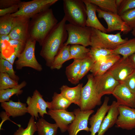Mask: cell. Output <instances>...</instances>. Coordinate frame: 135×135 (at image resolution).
<instances>
[{
	"label": "cell",
	"mask_w": 135,
	"mask_h": 135,
	"mask_svg": "<svg viewBox=\"0 0 135 135\" xmlns=\"http://www.w3.org/2000/svg\"><path fill=\"white\" fill-rule=\"evenodd\" d=\"M19 4L7 8L0 9V16H2L8 14H12L17 12L19 8Z\"/></svg>",
	"instance_id": "cell-42"
},
{
	"label": "cell",
	"mask_w": 135,
	"mask_h": 135,
	"mask_svg": "<svg viewBox=\"0 0 135 135\" xmlns=\"http://www.w3.org/2000/svg\"><path fill=\"white\" fill-rule=\"evenodd\" d=\"M83 84L80 83L73 87L63 85L60 88V94L70 102L80 106Z\"/></svg>",
	"instance_id": "cell-23"
},
{
	"label": "cell",
	"mask_w": 135,
	"mask_h": 135,
	"mask_svg": "<svg viewBox=\"0 0 135 135\" xmlns=\"http://www.w3.org/2000/svg\"><path fill=\"white\" fill-rule=\"evenodd\" d=\"M135 66V53L129 57Z\"/></svg>",
	"instance_id": "cell-47"
},
{
	"label": "cell",
	"mask_w": 135,
	"mask_h": 135,
	"mask_svg": "<svg viewBox=\"0 0 135 135\" xmlns=\"http://www.w3.org/2000/svg\"><path fill=\"white\" fill-rule=\"evenodd\" d=\"M118 106L116 101L112 102L107 115L103 120L97 135H104L109 128L116 124L119 114Z\"/></svg>",
	"instance_id": "cell-21"
},
{
	"label": "cell",
	"mask_w": 135,
	"mask_h": 135,
	"mask_svg": "<svg viewBox=\"0 0 135 135\" xmlns=\"http://www.w3.org/2000/svg\"><path fill=\"white\" fill-rule=\"evenodd\" d=\"M10 40L8 35L0 34V41L7 40L9 41Z\"/></svg>",
	"instance_id": "cell-46"
},
{
	"label": "cell",
	"mask_w": 135,
	"mask_h": 135,
	"mask_svg": "<svg viewBox=\"0 0 135 135\" xmlns=\"http://www.w3.org/2000/svg\"><path fill=\"white\" fill-rule=\"evenodd\" d=\"M120 16L132 30L135 27V8L126 11Z\"/></svg>",
	"instance_id": "cell-38"
},
{
	"label": "cell",
	"mask_w": 135,
	"mask_h": 135,
	"mask_svg": "<svg viewBox=\"0 0 135 135\" xmlns=\"http://www.w3.org/2000/svg\"><path fill=\"white\" fill-rule=\"evenodd\" d=\"M90 48L78 44L70 45V52L72 59L82 60L88 56Z\"/></svg>",
	"instance_id": "cell-31"
},
{
	"label": "cell",
	"mask_w": 135,
	"mask_h": 135,
	"mask_svg": "<svg viewBox=\"0 0 135 135\" xmlns=\"http://www.w3.org/2000/svg\"><path fill=\"white\" fill-rule=\"evenodd\" d=\"M105 12L118 14L116 0H88Z\"/></svg>",
	"instance_id": "cell-30"
},
{
	"label": "cell",
	"mask_w": 135,
	"mask_h": 135,
	"mask_svg": "<svg viewBox=\"0 0 135 135\" xmlns=\"http://www.w3.org/2000/svg\"><path fill=\"white\" fill-rule=\"evenodd\" d=\"M20 0H0V9L4 8L19 4Z\"/></svg>",
	"instance_id": "cell-43"
},
{
	"label": "cell",
	"mask_w": 135,
	"mask_h": 135,
	"mask_svg": "<svg viewBox=\"0 0 135 135\" xmlns=\"http://www.w3.org/2000/svg\"><path fill=\"white\" fill-rule=\"evenodd\" d=\"M135 70V66L129 57L121 58L107 72L121 82Z\"/></svg>",
	"instance_id": "cell-11"
},
{
	"label": "cell",
	"mask_w": 135,
	"mask_h": 135,
	"mask_svg": "<svg viewBox=\"0 0 135 135\" xmlns=\"http://www.w3.org/2000/svg\"><path fill=\"white\" fill-rule=\"evenodd\" d=\"M70 46L64 45L55 57L50 67L51 69H60L65 62L72 59L70 52Z\"/></svg>",
	"instance_id": "cell-25"
},
{
	"label": "cell",
	"mask_w": 135,
	"mask_h": 135,
	"mask_svg": "<svg viewBox=\"0 0 135 135\" xmlns=\"http://www.w3.org/2000/svg\"><path fill=\"white\" fill-rule=\"evenodd\" d=\"M36 42L30 37L28 40L24 50L14 62L16 70H20L24 67H28L39 72L42 70V66L38 62L35 56Z\"/></svg>",
	"instance_id": "cell-8"
},
{
	"label": "cell",
	"mask_w": 135,
	"mask_h": 135,
	"mask_svg": "<svg viewBox=\"0 0 135 135\" xmlns=\"http://www.w3.org/2000/svg\"><path fill=\"white\" fill-rule=\"evenodd\" d=\"M119 114L116 124L123 129L131 130L135 128V108L118 105Z\"/></svg>",
	"instance_id": "cell-15"
},
{
	"label": "cell",
	"mask_w": 135,
	"mask_h": 135,
	"mask_svg": "<svg viewBox=\"0 0 135 135\" xmlns=\"http://www.w3.org/2000/svg\"><path fill=\"white\" fill-rule=\"evenodd\" d=\"M88 80L83 87L80 109L82 111L92 110L102 104L101 98L98 95L94 82V76L92 74L87 76Z\"/></svg>",
	"instance_id": "cell-6"
},
{
	"label": "cell",
	"mask_w": 135,
	"mask_h": 135,
	"mask_svg": "<svg viewBox=\"0 0 135 135\" xmlns=\"http://www.w3.org/2000/svg\"><path fill=\"white\" fill-rule=\"evenodd\" d=\"M94 62L89 56L82 60L78 80H80L93 67Z\"/></svg>",
	"instance_id": "cell-37"
},
{
	"label": "cell",
	"mask_w": 135,
	"mask_h": 135,
	"mask_svg": "<svg viewBox=\"0 0 135 135\" xmlns=\"http://www.w3.org/2000/svg\"><path fill=\"white\" fill-rule=\"evenodd\" d=\"M66 21L64 16L47 36L42 46L40 55L45 60L46 65L50 67L67 39Z\"/></svg>",
	"instance_id": "cell-1"
},
{
	"label": "cell",
	"mask_w": 135,
	"mask_h": 135,
	"mask_svg": "<svg viewBox=\"0 0 135 135\" xmlns=\"http://www.w3.org/2000/svg\"><path fill=\"white\" fill-rule=\"evenodd\" d=\"M9 43L10 46L13 47L14 52L17 57L23 52L26 44L18 40L11 39Z\"/></svg>",
	"instance_id": "cell-40"
},
{
	"label": "cell",
	"mask_w": 135,
	"mask_h": 135,
	"mask_svg": "<svg viewBox=\"0 0 135 135\" xmlns=\"http://www.w3.org/2000/svg\"><path fill=\"white\" fill-rule=\"evenodd\" d=\"M0 73H5L8 74L13 80L18 82L19 77L15 74L13 64L8 61L0 57Z\"/></svg>",
	"instance_id": "cell-34"
},
{
	"label": "cell",
	"mask_w": 135,
	"mask_h": 135,
	"mask_svg": "<svg viewBox=\"0 0 135 135\" xmlns=\"http://www.w3.org/2000/svg\"><path fill=\"white\" fill-rule=\"evenodd\" d=\"M86 9L87 18L86 26L99 30L102 32L107 33V28H105L98 20L96 12L98 6L88 0H82Z\"/></svg>",
	"instance_id": "cell-20"
},
{
	"label": "cell",
	"mask_w": 135,
	"mask_h": 135,
	"mask_svg": "<svg viewBox=\"0 0 135 135\" xmlns=\"http://www.w3.org/2000/svg\"><path fill=\"white\" fill-rule=\"evenodd\" d=\"M135 8V0H122L118 8V14L120 16L126 11Z\"/></svg>",
	"instance_id": "cell-39"
},
{
	"label": "cell",
	"mask_w": 135,
	"mask_h": 135,
	"mask_svg": "<svg viewBox=\"0 0 135 135\" xmlns=\"http://www.w3.org/2000/svg\"><path fill=\"white\" fill-rule=\"evenodd\" d=\"M113 53L122 56V57H129L135 53V38L128 40L112 51Z\"/></svg>",
	"instance_id": "cell-28"
},
{
	"label": "cell",
	"mask_w": 135,
	"mask_h": 135,
	"mask_svg": "<svg viewBox=\"0 0 135 135\" xmlns=\"http://www.w3.org/2000/svg\"><path fill=\"white\" fill-rule=\"evenodd\" d=\"M48 108L52 110H64L67 109L72 104L60 93L54 92L52 97V100L47 101Z\"/></svg>",
	"instance_id": "cell-26"
},
{
	"label": "cell",
	"mask_w": 135,
	"mask_h": 135,
	"mask_svg": "<svg viewBox=\"0 0 135 135\" xmlns=\"http://www.w3.org/2000/svg\"><path fill=\"white\" fill-rule=\"evenodd\" d=\"M96 12L98 18H103L106 23L107 32L119 30L124 34H127L132 30L118 14L105 12L98 8Z\"/></svg>",
	"instance_id": "cell-10"
},
{
	"label": "cell",
	"mask_w": 135,
	"mask_h": 135,
	"mask_svg": "<svg viewBox=\"0 0 135 135\" xmlns=\"http://www.w3.org/2000/svg\"><path fill=\"white\" fill-rule=\"evenodd\" d=\"M109 100V98L106 96L102 105L89 119L90 126V135H96L99 131L103 120L110 108V105L108 104Z\"/></svg>",
	"instance_id": "cell-18"
},
{
	"label": "cell",
	"mask_w": 135,
	"mask_h": 135,
	"mask_svg": "<svg viewBox=\"0 0 135 135\" xmlns=\"http://www.w3.org/2000/svg\"><path fill=\"white\" fill-rule=\"evenodd\" d=\"M43 96L36 90L33 92L32 95L31 97H28L26 99L28 113L36 120L39 118L38 113L40 116L43 118L45 114L48 115L46 110V108H48L47 102L44 100Z\"/></svg>",
	"instance_id": "cell-9"
},
{
	"label": "cell",
	"mask_w": 135,
	"mask_h": 135,
	"mask_svg": "<svg viewBox=\"0 0 135 135\" xmlns=\"http://www.w3.org/2000/svg\"><path fill=\"white\" fill-rule=\"evenodd\" d=\"M1 106L9 117L21 116L28 113L26 104L21 102L19 100L17 102L10 100L8 102H2Z\"/></svg>",
	"instance_id": "cell-22"
},
{
	"label": "cell",
	"mask_w": 135,
	"mask_h": 135,
	"mask_svg": "<svg viewBox=\"0 0 135 135\" xmlns=\"http://www.w3.org/2000/svg\"><path fill=\"white\" fill-rule=\"evenodd\" d=\"M112 50L101 48L91 47L88 56L95 63L113 54Z\"/></svg>",
	"instance_id": "cell-33"
},
{
	"label": "cell",
	"mask_w": 135,
	"mask_h": 135,
	"mask_svg": "<svg viewBox=\"0 0 135 135\" xmlns=\"http://www.w3.org/2000/svg\"><path fill=\"white\" fill-rule=\"evenodd\" d=\"M30 18L21 17H14L12 28L8 35L10 39L26 43L30 38Z\"/></svg>",
	"instance_id": "cell-12"
},
{
	"label": "cell",
	"mask_w": 135,
	"mask_h": 135,
	"mask_svg": "<svg viewBox=\"0 0 135 135\" xmlns=\"http://www.w3.org/2000/svg\"><path fill=\"white\" fill-rule=\"evenodd\" d=\"M112 94L116 98L118 105L135 108V94L123 84L120 82Z\"/></svg>",
	"instance_id": "cell-16"
},
{
	"label": "cell",
	"mask_w": 135,
	"mask_h": 135,
	"mask_svg": "<svg viewBox=\"0 0 135 135\" xmlns=\"http://www.w3.org/2000/svg\"><path fill=\"white\" fill-rule=\"evenodd\" d=\"M122 1V0H116V4L118 8Z\"/></svg>",
	"instance_id": "cell-48"
},
{
	"label": "cell",
	"mask_w": 135,
	"mask_h": 135,
	"mask_svg": "<svg viewBox=\"0 0 135 135\" xmlns=\"http://www.w3.org/2000/svg\"><path fill=\"white\" fill-rule=\"evenodd\" d=\"M94 80L97 93L101 98L105 94H112L120 83L107 72L102 75L94 76Z\"/></svg>",
	"instance_id": "cell-14"
},
{
	"label": "cell",
	"mask_w": 135,
	"mask_h": 135,
	"mask_svg": "<svg viewBox=\"0 0 135 135\" xmlns=\"http://www.w3.org/2000/svg\"><path fill=\"white\" fill-rule=\"evenodd\" d=\"M63 7L64 16L69 24L86 26V9L82 0H64Z\"/></svg>",
	"instance_id": "cell-3"
},
{
	"label": "cell",
	"mask_w": 135,
	"mask_h": 135,
	"mask_svg": "<svg viewBox=\"0 0 135 135\" xmlns=\"http://www.w3.org/2000/svg\"><path fill=\"white\" fill-rule=\"evenodd\" d=\"M36 123L34 118L31 116L26 128L24 129L21 126L19 127L13 135H34L37 131Z\"/></svg>",
	"instance_id": "cell-35"
},
{
	"label": "cell",
	"mask_w": 135,
	"mask_h": 135,
	"mask_svg": "<svg viewBox=\"0 0 135 135\" xmlns=\"http://www.w3.org/2000/svg\"><path fill=\"white\" fill-rule=\"evenodd\" d=\"M120 83L123 84L135 94V70L124 80Z\"/></svg>",
	"instance_id": "cell-41"
},
{
	"label": "cell",
	"mask_w": 135,
	"mask_h": 135,
	"mask_svg": "<svg viewBox=\"0 0 135 135\" xmlns=\"http://www.w3.org/2000/svg\"><path fill=\"white\" fill-rule=\"evenodd\" d=\"M48 112L62 133L68 130L69 125L72 123L75 116L74 112H69L66 110L49 109Z\"/></svg>",
	"instance_id": "cell-17"
},
{
	"label": "cell",
	"mask_w": 135,
	"mask_h": 135,
	"mask_svg": "<svg viewBox=\"0 0 135 135\" xmlns=\"http://www.w3.org/2000/svg\"><path fill=\"white\" fill-rule=\"evenodd\" d=\"M66 28L68 37L64 45L78 44L86 47L90 46L92 28L76 26L69 23L66 24Z\"/></svg>",
	"instance_id": "cell-7"
},
{
	"label": "cell",
	"mask_w": 135,
	"mask_h": 135,
	"mask_svg": "<svg viewBox=\"0 0 135 135\" xmlns=\"http://www.w3.org/2000/svg\"><path fill=\"white\" fill-rule=\"evenodd\" d=\"M30 21V37L42 46L47 36L58 23L52 9L49 8L35 15Z\"/></svg>",
	"instance_id": "cell-2"
},
{
	"label": "cell",
	"mask_w": 135,
	"mask_h": 135,
	"mask_svg": "<svg viewBox=\"0 0 135 135\" xmlns=\"http://www.w3.org/2000/svg\"><path fill=\"white\" fill-rule=\"evenodd\" d=\"M27 83L24 81L14 88L6 90H0V102H8L11 96L14 95L18 96L23 92L22 89L26 85Z\"/></svg>",
	"instance_id": "cell-29"
},
{
	"label": "cell",
	"mask_w": 135,
	"mask_h": 135,
	"mask_svg": "<svg viewBox=\"0 0 135 135\" xmlns=\"http://www.w3.org/2000/svg\"><path fill=\"white\" fill-rule=\"evenodd\" d=\"M0 116L1 118L2 119V121L1 123L0 124V130H1V128L2 125V124L5 121H6V120H9L10 121L12 122L14 124H16L18 126V127H20L21 126L20 124H16V123L11 120L9 118V117L8 116H7L5 112H4V111H2L0 113Z\"/></svg>",
	"instance_id": "cell-44"
},
{
	"label": "cell",
	"mask_w": 135,
	"mask_h": 135,
	"mask_svg": "<svg viewBox=\"0 0 135 135\" xmlns=\"http://www.w3.org/2000/svg\"><path fill=\"white\" fill-rule=\"evenodd\" d=\"M18 84V82L12 79L7 74L0 73V90L12 88Z\"/></svg>",
	"instance_id": "cell-36"
},
{
	"label": "cell",
	"mask_w": 135,
	"mask_h": 135,
	"mask_svg": "<svg viewBox=\"0 0 135 135\" xmlns=\"http://www.w3.org/2000/svg\"><path fill=\"white\" fill-rule=\"evenodd\" d=\"M120 58V55L113 53L95 62L90 71L94 76L103 74Z\"/></svg>",
	"instance_id": "cell-19"
},
{
	"label": "cell",
	"mask_w": 135,
	"mask_h": 135,
	"mask_svg": "<svg viewBox=\"0 0 135 135\" xmlns=\"http://www.w3.org/2000/svg\"><path fill=\"white\" fill-rule=\"evenodd\" d=\"M132 34L133 36L135 37V27L132 29Z\"/></svg>",
	"instance_id": "cell-49"
},
{
	"label": "cell",
	"mask_w": 135,
	"mask_h": 135,
	"mask_svg": "<svg viewBox=\"0 0 135 135\" xmlns=\"http://www.w3.org/2000/svg\"><path fill=\"white\" fill-rule=\"evenodd\" d=\"M74 112L75 118L72 123L68 126L67 130L69 135H77L80 131H90L88 126L89 118L94 111L93 110H81L80 108L75 109Z\"/></svg>",
	"instance_id": "cell-13"
},
{
	"label": "cell",
	"mask_w": 135,
	"mask_h": 135,
	"mask_svg": "<svg viewBox=\"0 0 135 135\" xmlns=\"http://www.w3.org/2000/svg\"><path fill=\"white\" fill-rule=\"evenodd\" d=\"M17 57L16 55L14 52H13L8 57L5 58L4 59L8 61L12 64H13L15 62V60Z\"/></svg>",
	"instance_id": "cell-45"
},
{
	"label": "cell",
	"mask_w": 135,
	"mask_h": 135,
	"mask_svg": "<svg viewBox=\"0 0 135 135\" xmlns=\"http://www.w3.org/2000/svg\"><path fill=\"white\" fill-rule=\"evenodd\" d=\"M36 124L38 135H56L58 128L56 123H50L42 118L38 119Z\"/></svg>",
	"instance_id": "cell-27"
},
{
	"label": "cell",
	"mask_w": 135,
	"mask_h": 135,
	"mask_svg": "<svg viewBox=\"0 0 135 135\" xmlns=\"http://www.w3.org/2000/svg\"><path fill=\"white\" fill-rule=\"evenodd\" d=\"M82 60H74L71 64L67 66L65 73L68 80L72 84H76L79 82L80 74Z\"/></svg>",
	"instance_id": "cell-24"
},
{
	"label": "cell",
	"mask_w": 135,
	"mask_h": 135,
	"mask_svg": "<svg viewBox=\"0 0 135 135\" xmlns=\"http://www.w3.org/2000/svg\"><path fill=\"white\" fill-rule=\"evenodd\" d=\"M14 17L8 14L0 17V34L8 35L12 27Z\"/></svg>",
	"instance_id": "cell-32"
},
{
	"label": "cell",
	"mask_w": 135,
	"mask_h": 135,
	"mask_svg": "<svg viewBox=\"0 0 135 135\" xmlns=\"http://www.w3.org/2000/svg\"><path fill=\"white\" fill-rule=\"evenodd\" d=\"M58 0H33L21 2L18 11L12 14L14 17H21L30 18L46 10L55 4Z\"/></svg>",
	"instance_id": "cell-5"
},
{
	"label": "cell",
	"mask_w": 135,
	"mask_h": 135,
	"mask_svg": "<svg viewBox=\"0 0 135 135\" xmlns=\"http://www.w3.org/2000/svg\"><path fill=\"white\" fill-rule=\"evenodd\" d=\"M128 40L122 38L120 32L115 34H108L92 28L90 46L113 50Z\"/></svg>",
	"instance_id": "cell-4"
}]
</instances>
